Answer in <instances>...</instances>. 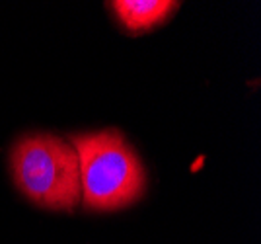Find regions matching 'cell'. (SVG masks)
I'll use <instances>...</instances> for the list:
<instances>
[{
    "label": "cell",
    "mask_w": 261,
    "mask_h": 244,
    "mask_svg": "<svg viewBox=\"0 0 261 244\" xmlns=\"http://www.w3.org/2000/svg\"><path fill=\"white\" fill-rule=\"evenodd\" d=\"M111 6L119 23L130 34H142L164 23L179 6L170 0H113Z\"/></svg>",
    "instance_id": "3"
},
{
    "label": "cell",
    "mask_w": 261,
    "mask_h": 244,
    "mask_svg": "<svg viewBox=\"0 0 261 244\" xmlns=\"http://www.w3.org/2000/svg\"><path fill=\"white\" fill-rule=\"evenodd\" d=\"M80 170V193L88 211H119L146 191V170L137 151L117 129L70 137Z\"/></svg>",
    "instance_id": "1"
},
{
    "label": "cell",
    "mask_w": 261,
    "mask_h": 244,
    "mask_svg": "<svg viewBox=\"0 0 261 244\" xmlns=\"http://www.w3.org/2000/svg\"><path fill=\"white\" fill-rule=\"evenodd\" d=\"M10 174L16 188L43 209L74 211L80 205L76 151L59 135L20 137L10 151Z\"/></svg>",
    "instance_id": "2"
}]
</instances>
